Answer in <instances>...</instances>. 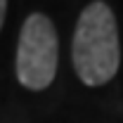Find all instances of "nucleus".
<instances>
[{
	"label": "nucleus",
	"instance_id": "nucleus-2",
	"mask_svg": "<svg viewBox=\"0 0 123 123\" xmlns=\"http://www.w3.org/2000/svg\"><path fill=\"white\" fill-rule=\"evenodd\" d=\"M59 38L45 14L26 17L17 45V78L29 90H45L57 76Z\"/></svg>",
	"mask_w": 123,
	"mask_h": 123
},
{
	"label": "nucleus",
	"instance_id": "nucleus-3",
	"mask_svg": "<svg viewBox=\"0 0 123 123\" xmlns=\"http://www.w3.org/2000/svg\"><path fill=\"white\" fill-rule=\"evenodd\" d=\"M5 12H7V0H0V29L5 24Z\"/></svg>",
	"mask_w": 123,
	"mask_h": 123
},
{
	"label": "nucleus",
	"instance_id": "nucleus-1",
	"mask_svg": "<svg viewBox=\"0 0 123 123\" xmlns=\"http://www.w3.org/2000/svg\"><path fill=\"white\" fill-rule=\"evenodd\" d=\"M71 59L78 78L90 88L104 85L116 76L121 64L118 26L107 2L95 0L80 12L71 43Z\"/></svg>",
	"mask_w": 123,
	"mask_h": 123
}]
</instances>
